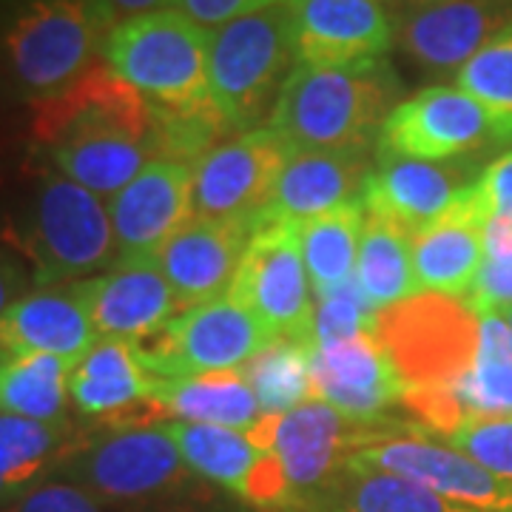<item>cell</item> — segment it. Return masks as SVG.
Instances as JSON below:
<instances>
[{
	"mask_svg": "<svg viewBox=\"0 0 512 512\" xmlns=\"http://www.w3.org/2000/svg\"><path fill=\"white\" fill-rule=\"evenodd\" d=\"M29 109L32 143L49 168L100 200H111L163 160L157 111L106 63H97L69 92Z\"/></svg>",
	"mask_w": 512,
	"mask_h": 512,
	"instance_id": "6da1fadb",
	"label": "cell"
},
{
	"mask_svg": "<svg viewBox=\"0 0 512 512\" xmlns=\"http://www.w3.org/2000/svg\"><path fill=\"white\" fill-rule=\"evenodd\" d=\"M111 0H0V72L23 106L69 92L103 63Z\"/></svg>",
	"mask_w": 512,
	"mask_h": 512,
	"instance_id": "7a4b0ae2",
	"label": "cell"
},
{
	"mask_svg": "<svg viewBox=\"0 0 512 512\" xmlns=\"http://www.w3.org/2000/svg\"><path fill=\"white\" fill-rule=\"evenodd\" d=\"M0 237L23 259L35 288L92 279L120 259L109 205L52 168L37 174Z\"/></svg>",
	"mask_w": 512,
	"mask_h": 512,
	"instance_id": "3957f363",
	"label": "cell"
},
{
	"mask_svg": "<svg viewBox=\"0 0 512 512\" xmlns=\"http://www.w3.org/2000/svg\"><path fill=\"white\" fill-rule=\"evenodd\" d=\"M402 92L399 74L384 57L353 66H296L268 126L293 151L370 148Z\"/></svg>",
	"mask_w": 512,
	"mask_h": 512,
	"instance_id": "277c9868",
	"label": "cell"
},
{
	"mask_svg": "<svg viewBox=\"0 0 512 512\" xmlns=\"http://www.w3.org/2000/svg\"><path fill=\"white\" fill-rule=\"evenodd\" d=\"M208 49L211 29L165 6L120 20L106 40L103 63L160 117L225 123L211 94Z\"/></svg>",
	"mask_w": 512,
	"mask_h": 512,
	"instance_id": "5b68a950",
	"label": "cell"
},
{
	"mask_svg": "<svg viewBox=\"0 0 512 512\" xmlns=\"http://www.w3.org/2000/svg\"><path fill=\"white\" fill-rule=\"evenodd\" d=\"M296 69L291 0L211 29L208 77L222 120L234 134L271 123L276 100Z\"/></svg>",
	"mask_w": 512,
	"mask_h": 512,
	"instance_id": "8992f818",
	"label": "cell"
},
{
	"mask_svg": "<svg viewBox=\"0 0 512 512\" xmlns=\"http://www.w3.org/2000/svg\"><path fill=\"white\" fill-rule=\"evenodd\" d=\"M478 316L464 299L421 291L376 316V339L387 350L404 393L453 390L478 353Z\"/></svg>",
	"mask_w": 512,
	"mask_h": 512,
	"instance_id": "52a82bcc",
	"label": "cell"
},
{
	"mask_svg": "<svg viewBox=\"0 0 512 512\" xmlns=\"http://www.w3.org/2000/svg\"><path fill=\"white\" fill-rule=\"evenodd\" d=\"M399 430L402 424L396 421L348 419L328 402L311 399L282 416H262L248 436L256 447L274 453L291 490L288 512H296L342 476L356 453Z\"/></svg>",
	"mask_w": 512,
	"mask_h": 512,
	"instance_id": "ba28073f",
	"label": "cell"
},
{
	"mask_svg": "<svg viewBox=\"0 0 512 512\" xmlns=\"http://www.w3.org/2000/svg\"><path fill=\"white\" fill-rule=\"evenodd\" d=\"M274 330L228 293L188 308L157 336L134 342L154 379H185L200 373L242 370L274 342Z\"/></svg>",
	"mask_w": 512,
	"mask_h": 512,
	"instance_id": "9c48e42d",
	"label": "cell"
},
{
	"mask_svg": "<svg viewBox=\"0 0 512 512\" xmlns=\"http://www.w3.org/2000/svg\"><path fill=\"white\" fill-rule=\"evenodd\" d=\"M55 473L100 501H143L165 495L183 487L191 476L165 424L123 427L86 444H74Z\"/></svg>",
	"mask_w": 512,
	"mask_h": 512,
	"instance_id": "30bf717a",
	"label": "cell"
},
{
	"mask_svg": "<svg viewBox=\"0 0 512 512\" xmlns=\"http://www.w3.org/2000/svg\"><path fill=\"white\" fill-rule=\"evenodd\" d=\"M231 296L256 313L274 336L313 342L316 296L293 222L259 220L239 262Z\"/></svg>",
	"mask_w": 512,
	"mask_h": 512,
	"instance_id": "8fae6325",
	"label": "cell"
},
{
	"mask_svg": "<svg viewBox=\"0 0 512 512\" xmlns=\"http://www.w3.org/2000/svg\"><path fill=\"white\" fill-rule=\"evenodd\" d=\"M291 154L271 126L222 140L194 165V217L259 225Z\"/></svg>",
	"mask_w": 512,
	"mask_h": 512,
	"instance_id": "7c38bea8",
	"label": "cell"
},
{
	"mask_svg": "<svg viewBox=\"0 0 512 512\" xmlns=\"http://www.w3.org/2000/svg\"><path fill=\"white\" fill-rule=\"evenodd\" d=\"M348 467L410 478L447 501L478 512H512V487L490 476L470 456L421 427H402L390 439L370 444Z\"/></svg>",
	"mask_w": 512,
	"mask_h": 512,
	"instance_id": "4fadbf2b",
	"label": "cell"
},
{
	"mask_svg": "<svg viewBox=\"0 0 512 512\" xmlns=\"http://www.w3.org/2000/svg\"><path fill=\"white\" fill-rule=\"evenodd\" d=\"M495 140L490 114L458 86H427L387 117L376 160H461Z\"/></svg>",
	"mask_w": 512,
	"mask_h": 512,
	"instance_id": "5bb4252c",
	"label": "cell"
},
{
	"mask_svg": "<svg viewBox=\"0 0 512 512\" xmlns=\"http://www.w3.org/2000/svg\"><path fill=\"white\" fill-rule=\"evenodd\" d=\"M165 427L194 476L220 484L259 510H291V490L279 461L256 447L245 430L194 421H168Z\"/></svg>",
	"mask_w": 512,
	"mask_h": 512,
	"instance_id": "9a60e30c",
	"label": "cell"
},
{
	"mask_svg": "<svg viewBox=\"0 0 512 512\" xmlns=\"http://www.w3.org/2000/svg\"><path fill=\"white\" fill-rule=\"evenodd\" d=\"M512 20V0H433L396 15V43L427 72H461Z\"/></svg>",
	"mask_w": 512,
	"mask_h": 512,
	"instance_id": "2e32d148",
	"label": "cell"
},
{
	"mask_svg": "<svg viewBox=\"0 0 512 512\" xmlns=\"http://www.w3.org/2000/svg\"><path fill=\"white\" fill-rule=\"evenodd\" d=\"M296 66H353L382 60L396 43L384 0H291Z\"/></svg>",
	"mask_w": 512,
	"mask_h": 512,
	"instance_id": "e0dca14e",
	"label": "cell"
},
{
	"mask_svg": "<svg viewBox=\"0 0 512 512\" xmlns=\"http://www.w3.org/2000/svg\"><path fill=\"white\" fill-rule=\"evenodd\" d=\"M109 217L120 259H157L194 217V165L154 160L111 197Z\"/></svg>",
	"mask_w": 512,
	"mask_h": 512,
	"instance_id": "ac0fdd59",
	"label": "cell"
},
{
	"mask_svg": "<svg viewBox=\"0 0 512 512\" xmlns=\"http://www.w3.org/2000/svg\"><path fill=\"white\" fill-rule=\"evenodd\" d=\"M80 288L100 339L146 342L183 313L157 259H120Z\"/></svg>",
	"mask_w": 512,
	"mask_h": 512,
	"instance_id": "d6986e66",
	"label": "cell"
},
{
	"mask_svg": "<svg viewBox=\"0 0 512 512\" xmlns=\"http://www.w3.org/2000/svg\"><path fill=\"white\" fill-rule=\"evenodd\" d=\"M154 376L140 362L134 342L97 339L77 359L69 373V399L74 410L89 421L123 427H146L154 421L151 410Z\"/></svg>",
	"mask_w": 512,
	"mask_h": 512,
	"instance_id": "ffe728a7",
	"label": "cell"
},
{
	"mask_svg": "<svg viewBox=\"0 0 512 512\" xmlns=\"http://www.w3.org/2000/svg\"><path fill=\"white\" fill-rule=\"evenodd\" d=\"M254 231V222L191 217L168 239V245L157 254V262L183 311L231 293Z\"/></svg>",
	"mask_w": 512,
	"mask_h": 512,
	"instance_id": "44dd1931",
	"label": "cell"
},
{
	"mask_svg": "<svg viewBox=\"0 0 512 512\" xmlns=\"http://www.w3.org/2000/svg\"><path fill=\"white\" fill-rule=\"evenodd\" d=\"M313 396L348 419L390 421L387 410L402 404L404 384L373 330L313 348Z\"/></svg>",
	"mask_w": 512,
	"mask_h": 512,
	"instance_id": "7402d4cb",
	"label": "cell"
},
{
	"mask_svg": "<svg viewBox=\"0 0 512 512\" xmlns=\"http://www.w3.org/2000/svg\"><path fill=\"white\" fill-rule=\"evenodd\" d=\"M370 171V148L293 151L276 180L274 197L262 220L299 225L353 202H365Z\"/></svg>",
	"mask_w": 512,
	"mask_h": 512,
	"instance_id": "603a6c76",
	"label": "cell"
},
{
	"mask_svg": "<svg viewBox=\"0 0 512 512\" xmlns=\"http://www.w3.org/2000/svg\"><path fill=\"white\" fill-rule=\"evenodd\" d=\"M476 180L473 168L458 160H376L365 188V208L416 237L441 220Z\"/></svg>",
	"mask_w": 512,
	"mask_h": 512,
	"instance_id": "cb8c5ba5",
	"label": "cell"
},
{
	"mask_svg": "<svg viewBox=\"0 0 512 512\" xmlns=\"http://www.w3.org/2000/svg\"><path fill=\"white\" fill-rule=\"evenodd\" d=\"M490 205L478 180L467 185L450 211L413 237V268L419 291L464 299L484 262V222Z\"/></svg>",
	"mask_w": 512,
	"mask_h": 512,
	"instance_id": "d4e9b609",
	"label": "cell"
},
{
	"mask_svg": "<svg viewBox=\"0 0 512 512\" xmlns=\"http://www.w3.org/2000/svg\"><path fill=\"white\" fill-rule=\"evenodd\" d=\"M97 339L80 282L35 288L0 316V350L6 356L52 353L74 365Z\"/></svg>",
	"mask_w": 512,
	"mask_h": 512,
	"instance_id": "484cf974",
	"label": "cell"
},
{
	"mask_svg": "<svg viewBox=\"0 0 512 512\" xmlns=\"http://www.w3.org/2000/svg\"><path fill=\"white\" fill-rule=\"evenodd\" d=\"M151 410L157 419L171 416L174 421L217 424L245 433L262 419L254 390L239 370L200 373L185 379H154Z\"/></svg>",
	"mask_w": 512,
	"mask_h": 512,
	"instance_id": "4316f807",
	"label": "cell"
},
{
	"mask_svg": "<svg viewBox=\"0 0 512 512\" xmlns=\"http://www.w3.org/2000/svg\"><path fill=\"white\" fill-rule=\"evenodd\" d=\"M296 512H478L447 501L444 495L421 487L416 481L379 470L345 467L311 501Z\"/></svg>",
	"mask_w": 512,
	"mask_h": 512,
	"instance_id": "83f0119b",
	"label": "cell"
},
{
	"mask_svg": "<svg viewBox=\"0 0 512 512\" xmlns=\"http://www.w3.org/2000/svg\"><path fill=\"white\" fill-rule=\"evenodd\" d=\"M356 282L376 311L393 308L421 293L413 268V237L396 222L367 214L356 262Z\"/></svg>",
	"mask_w": 512,
	"mask_h": 512,
	"instance_id": "f1b7e54d",
	"label": "cell"
},
{
	"mask_svg": "<svg viewBox=\"0 0 512 512\" xmlns=\"http://www.w3.org/2000/svg\"><path fill=\"white\" fill-rule=\"evenodd\" d=\"M365 220V202H353L339 211H330L325 217L296 225L305 268L311 276L313 296L333 291L356 276Z\"/></svg>",
	"mask_w": 512,
	"mask_h": 512,
	"instance_id": "f546056e",
	"label": "cell"
},
{
	"mask_svg": "<svg viewBox=\"0 0 512 512\" xmlns=\"http://www.w3.org/2000/svg\"><path fill=\"white\" fill-rule=\"evenodd\" d=\"M72 362L52 353L9 356L0 370V413L32 421H69Z\"/></svg>",
	"mask_w": 512,
	"mask_h": 512,
	"instance_id": "4dcf8cb0",
	"label": "cell"
},
{
	"mask_svg": "<svg viewBox=\"0 0 512 512\" xmlns=\"http://www.w3.org/2000/svg\"><path fill=\"white\" fill-rule=\"evenodd\" d=\"M251 384L262 416H282L313 396V342L276 336L239 370Z\"/></svg>",
	"mask_w": 512,
	"mask_h": 512,
	"instance_id": "1f68e13d",
	"label": "cell"
},
{
	"mask_svg": "<svg viewBox=\"0 0 512 512\" xmlns=\"http://www.w3.org/2000/svg\"><path fill=\"white\" fill-rule=\"evenodd\" d=\"M467 416H512V330L498 313L481 316L478 353L470 373L456 384Z\"/></svg>",
	"mask_w": 512,
	"mask_h": 512,
	"instance_id": "d6a6232c",
	"label": "cell"
},
{
	"mask_svg": "<svg viewBox=\"0 0 512 512\" xmlns=\"http://www.w3.org/2000/svg\"><path fill=\"white\" fill-rule=\"evenodd\" d=\"M456 86L490 114L498 143H512V20L461 72Z\"/></svg>",
	"mask_w": 512,
	"mask_h": 512,
	"instance_id": "836d02e7",
	"label": "cell"
},
{
	"mask_svg": "<svg viewBox=\"0 0 512 512\" xmlns=\"http://www.w3.org/2000/svg\"><path fill=\"white\" fill-rule=\"evenodd\" d=\"M379 311L370 305L365 291L359 288L356 276L333 291L316 296V313H313V348L336 345L362 333L376 330Z\"/></svg>",
	"mask_w": 512,
	"mask_h": 512,
	"instance_id": "e575fe53",
	"label": "cell"
},
{
	"mask_svg": "<svg viewBox=\"0 0 512 512\" xmlns=\"http://www.w3.org/2000/svg\"><path fill=\"white\" fill-rule=\"evenodd\" d=\"M441 441L512 487V416H473Z\"/></svg>",
	"mask_w": 512,
	"mask_h": 512,
	"instance_id": "d590c367",
	"label": "cell"
},
{
	"mask_svg": "<svg viewBox=\"0 0 512 512\" xmlns=\"http://www.w3.org/2000/svg\"><path fill=\"white\" fill-rule=\"evenodd\" d=\"M0 512H106V501L72 481L43 478L40 484L12 498Z\"/></svg>",
	"mask_w": 512,
	"mask_h": 512,
	"instance_id": "8d00e7d4",
	"label": "cell"
},
{
	"mask_svg": "<svg viewBox=\"0 0 512 512\" xmlns=\"http://www.w3.org/2000/svg\"><path fill=\"white\" fill-rule=\"evenodd\" d=\"M464 302L478 313H504L512 308V259H490L484 256L476 282Z\"/></svg>",
	"mask_w": 512,
	"mask_h": 512,
	"instance_id": "74e56055",
	"label": "cell"
},
{
	"mask_svg": "<svg viewBox=\"0 0 512 512\" xmlns=\"http://www.w3.org/2000/svg\"><path fill=\"white\" fill-rule=\"evenodd\" d=\"M274 3H282V0H174L171 6L191 20H197L205 29H220L231 20L251 15L265 6H274Z\"/></svg>",
	"mask_w": 512,
	"mask_h": 512,
	"instance_id": "f35d334b",
	"label": "cell"
},
{
	"mask_svg": "<svg viewBox=\"0 0 512 512\" xmlns=\"http://www.w3.org/2000/svg\"><path fill=\"white\" fill-rule=\"evenodd\" d=\"M478 185L490 205V214L512 220V151L495 157L493 163L478 174Z\"/></svg>",
	"mask_w": 512,
	"mask_h": 512,
	"instance_id": "ab89813d",
	"label": "cell"
},
{
	"mask_svg": "<svg viewBox=\"0 0 512 512\" xmlns=\"http://www.w3.org/2000/svg\"><path fill=\"white\" fill-rule=\"evenodd\" d=\"M29 288H35V285H32V274L23 265V259L0 245V316L18 299H23Z\"/></svg>",
	"mask_w": 512,
	"mask_h": 512,
	"instance_id": "60d3db41",
	"label": "cell"
},
{
	"mask_svg": "<svg viewBox=\"0 0 512 512\" xmlns=\"http://www.w3.org/2000/svg\"><path fill=\"white\" fill-rule=\"evenodd\" d=\"M484 256L490 259H512V220L490 214L484 222Z\"/></svg>",
	"mask_w": 512,
	"mask_h": 512,
	"instance_id": "b9f144b4",
	"label": "cell"
},
{
	"mask_svg": "<svg viewBox=\"0 0 512 512\" xmlns=\"http://www.w3.org/2000/svg\"><path fill=\"white\" fill-rule=\"evenodd\" d=\"M174 0H111V6L117 9L120 20L131 18V15H143V12H154V9H165Z\"/></svg>",
	"mask_w": 512,
	"mask_h": 512,
	"instance_id": "7bdbcfd3",
	"label": "cell"
},
{
	"mask_svg": "<svg viewBox=\"0 0 512 512\" xmlns=\"http://www.w3.org/2000/svg\"><path fill=\"white\" fill-rule=\"evenodd\" d=\"M15 106H23V103L15 97L12 86H9V80H6L3 72H0V126H3V120L9 117V111L15 109Z\"/></svg>",
	"mask_w": 512,
	"mask_h": 512,
	"instance_id": "ee69618b",
	"label": "cell"
},
{
	"mask_svg": "<svg viewBox=\"0 0 512 512\" xmlns=\"http://www.w3.org/2000/svg\"><path fill=\"white\" fill-rule=\"evenodd\" d=\"M498 316H501V319H504V322H507V325H510V330H512V308H507L504 313H498Z\"/></svg>",
	"mask_w": 512,
	"mask_h": 512,
	"instance_id": "f6af8a7d",
	"label": "cell"
},
{
	"mask_svg": "<svg viewBox=\"0 0 512 512\" xmlns=\"http://www.w3.org/2000/svg\"><path fill=\"white\" fill-rule=\"evenodd\" d=\"M6 362H9V356H6V353L0 350V370H3V365H6Z\"/></svg>",
	"mask_w": 512,
	"mask_h": 512,
	"instance_id": "bcb514c9",
	"label": "cell"
},
{
	"mask_svg": "<svg viewBox=\"0 0 512 512\" xmlns=\"http://www.w3.org/2000/svg\"><path fill=\"white\" fill-rule=\"evenodd\" d=\"M413 3H433V0H413Z\"/></svg>",
	"mask_w": 512,
	"mask_h": 512,
	"instance_id": "7dc6e473",
	"label": "cell"
}]
</instances>
